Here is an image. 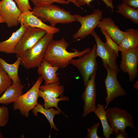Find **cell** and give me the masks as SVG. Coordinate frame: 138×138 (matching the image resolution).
Wrapping results in <instances>:
<instances>
[{
  "mask_svg": "<svg viewBox=\"0 0 138 138\" xmlns=\"http://www.w3.org/2000/svg\"><path fill=\"white\" fill-rule=\"evenodd\" d=\"M35 6L44 4H52L56 3L62 4H67L69 2L62 0H30Z\"/></svg>",
  "mask_w": 138,
  "mask_h": 138,
  "instance_id": "obj_30",
  "label": "cell"
},
{
  "mask_svg": "<svg viewBox=\"0 0 138 138\" xmlns=\"http://www.w3.org/2000/svg\"><path fill=\"white\" fill-rule=\"evenodd\" d=\"M93 0H77L79 5L81 7L85 5L90 6V2ZM108 8H110L113 12L114 8L112 0H102Z\"/></svg>",
  "mask_w": 138,
  "mask_h": 138,
  "instance_id": "obj_31",
  "label": "cell"
},
{
  "mask_svg": "<svg viewBox=\"0 0 138 138\" xmlns=\"http://www.w3.org/2000/svg\"><path fill=\"white\" fill-rule=\"evenodd\" d=\"M102 11L95 9L92 13L85 16L77 14L74 15L76 21L80 23L81 26L73 35V38L75 40H80L90 34L102 18Z\"/></svg>",
  "mask_w": 138,
  "mask_h": 138,
  "instance_id": "obj_7",
  "label": "cell"
},
{
  "mask_svg": "<svg viewBox=\"0 0 138 138\" xmlns=\"http://www.w3.org/2000/svg\"><path fill=\"white\" fill-rule=\"evenodd\" d=\"M122 2L136 9L138 8V0H122Z\"/></svg>",
  "mask_w": 138,
  "mask_h": 138,
  "instance_id": "obj_33",
  "label": "cell"
},
{
  "mask_svg": "<svg viewBox=\"0 0 138 138\" xmlns=\"http://www.w3.org/2000/svg\"><path fill=\"white\" fill-rule=\"evenodd\" d=\"M133 87L136 89H138V82L136 81L135 82V83L134 84L133 86Z\"/></svg>",
  "mask_w": 138,
  "mask_h": 138,
  "instance_id": "obj_35",
  "label": "cell"
},
{
  "mask_svg": "<svg viewBox=\"0 0 138 138\" xmlns=\"http://www.w3.org/2000/svg\"><path fill=\"white\" fill-rule=\"evenodd\" d=\"M43 80L42 76L40 75L31 88L25 93L19 97L17 100L13 102V107L14 110H19L22 116L28 117L30 111L38 103L37 101L39 88Z\"/></svg>",
  "mask_w": 138,
  "mask_h": 138,
  "instance_id": "obj_5",
  "label": "cell"
},
{
  "mask_svg": "<svg viewBox=\"0 0 138 138\" xmlns=\"http://www.w3.org/2000/svg\"><path fill=\"white\" fill-rule=\"evenodd\" d=\"M21 62V60L19 56H18L16 61L12 64L8 63L0 57V64L10 77L13 83L20 82L18 76V72Z\"/></svg>",
  "mask_w": 138,
  "mask_h": 138,
  "instance_id": "obj_20",
  "label": "cell"
},
{
  "mask_svg": "<svg viewBox=\"0 0 138 138\" xmlns=\"http://www.w3.org/2000/svg\"><path fill=\"white\" fill-rule=\"evenodd\" d=\"M24 87L21 82L13 83L0 97V104L8 105L16 101L19 97L23 94Z\"/></svg>",
  "mask_w": 138,
  "mask_h": 138,
  "instance_id": "obj_18",
  "label": "cell"
},
{
  "mask_svg": "<svg viewBox=\"0 0 138 138\" xmlns=\"http://www.w3.org/2000/svg\"><path fill=\"white\" fill-rule=\"evenodd\" d=\"M4 137V136L2 135V133L0 132V138H3Z\"/></svg>",
  "mask_w": 138,
  "mask_h": 138,
  "instance_id": "obj_37",
  "label": "cell"
},
{
  "mask_svg": "<svg viewBox=\"0 0 138 138\" xmlns=\"http://www.w3.org/2000/svg\"><path fill=\"white\" fill-rule=\"evenodd\" d=\"M96 72L92 75L85 86L81 95L84 102L82 116L85 117L90 113L94 112L96 108L97 92L95 80Z\"/></svg>",
  "mask_w": 138,
  "mask_h": 138,
  "instance_id": "obj_12",
  "label": "cell"
},
{
  "mask_svg": "<svg viewBox=\"0 0 138 138\" xmlns=\"http://www.w3.org/2000/svg\"><path fill=\"white\" fill-rule=\"evenodd\" d=\"M39 97L43 98L44 101L43 106L44 108L48 109L50 108L55 107L57 110L59 111L61 113L63 114L66 117L67 116L65 114L58 106V103L60 101H69V98L63 95L60 96L59 98L49 95L45 94L43 91L39 90Z\"/></svg>",
  "mask_w": 138,
  "mask_h": 138,
  "instance_id": "obj_23",
  "label": "cell"
},
{
  "mask_svg": "<svg viewBox=\"0 0 138 138\" xmlns=\"http://www.w3.org/2000/svg\"><path fill=\"white\" fill-rule=\"evenodd\" d=\"M60 84L59 82L47 85H41L39 89L47 95L58 98L63 95L64 89V86L60 85Z\"/></svg>",
  "mask_w": 138,
  "mask_h": 138,
  "instance_id": "obj_25",
  "label": "cell"
},
{
  "mask_svg": "<svg viewBox=\"0 0 138 138\" xmlns=\"http://www.w3.org/2000/svg\"><path fill=\"white\" fill-rule=\"evenodd\" d=\"M22 13L13 0L0 1V16L8 27L17 26L19 23L18 18Z\"/></svg>",
  "mask_w": 138,
  "mask_h": 138,
  "instance_id": "obj_13",
  "label": "cell"
},
{
  "mask_svg": "<svg viewBox=\"0 0 138 138\" xmlns=\"http://www.w3.org/2000/svg\"><path fill=\"white\" fill-rule=\"evenodd\" d=\"M121 60L120 68L125 73H128L130 82L134 81L137 76L138 63V47L121 53Z\"/></svg>",
  "mask_w": 138,
  "mask_h": 138,
  "instance_id": "obj_11",
  "label": "cell"
},
{
  "mask_svg": "<svg viewBox=\"0 0 138 138\" xmlns=\"http://www.w3.org/2000/svg\"><path fill=\"white\" fill-rule=\"evenodd\" d=\"M31 12L43 22H49L52 27L58 24H67L76 21L74 15L70 11L53 4L35 6Z\"/></svg>",
  "mask_w": 138,
  "mask_h": 138,
  "instance_id": "obj_2",
  "label": "cell"
},
{
  "mask_svg": "<svg viewBox=\"0 0 138 138\" xmlns=\"http://www.w3.org/2000/svg\"><path fill=\"white\" fill-rule=\"evenodd\" d=\"M100 29L101 32L105 37L106 40V42L119 55L118 52L120 51V50L118 45L113 41L105 30L102 29L100 28Z\"/></svg>",
  "mask_w": 138,
  "mask_h": 138,
  "instance_id": "obj_28",
  "label": "cell"
},
{
  "mask_svg": "<svg viewBox=\"0 0 138 138\" xmlns=\"http://www.w3.org/2000/svg\"><path fill=\"white\" fill-rule=\"evenodd\" d=\"M96 47V44L94 45L90 52L80 56L77 59H73L70 62V64L76 67L80 74L85 87L98 69Z\"/></svg>",
  "mask_w": 138,
  "mask_h": 138,
  "instance_id": "obj_6",
  "label": "cell"
},
{
  "mask_svg": "<svg viewBox=\"0 0 138 138\" xmlns=\"http://www.w3.org/2000/svg\"><path fill=\"white\" fill-rule=\"evenodd\" d=\"M104 67L107 72V76L104 81L107 94L105 98L106 104L105 108L106 109L109 103L115 98L125 95L126 92L120 84L117 75L111 68L107 66Z\"/></svg>",
  "mask_w": 138,
  "mask_h": 138,
  "instance_id": "obj_10",
  "label": "cell"
},
{
  "mask_svg": "<svg viewBox=\"0 0 138 138\" xmlns=\"http://www.w3.org/2000/svg\"><path fill=\"white\" fill-rule=\"evenodd\" d=\"M97 27L105 30L118 45L123 39L125 33V32L121 30L113 20L110 17L102 18L99 22Z\"/></svg>",
  "mask_w": 138,
  "mask_h": 138,
  "instance_id": "obj_16",
  "label": "cell"
},
{
  "mask_svg": "<svg viewBox=\"0 0 138 138\" xmlns=\"http://www.w3.org/2000/svg\"><path fill=\"white\" fill-rule=\"evenodd\" d=\"M118 45L121 52L138 47V30L133 28L126 29L123 39Z\"/></svg>",
  "mask_w": 138,
  "mask_h": 138,
  "instance_id": "obj_19",
  "label": "cell"
},
{
  "mask_svg": "<svg viewBox=\"0 0 138 138\" xmlns=\"http://www.w3.org/2000/svg\"><path fill=\"white\" fill-rule=\"evenodd\" d=\"M106 112L108 123L116 136L121 133L124 138L128 137V134L125 131L127 127L132 128L137 134L133 116L126 110L118 107H111Z\"/></svg>",
  "mask_w": 138,
  "mask_h": 138,
  "instance_id": "obj_4",
  "label": "cell"
},
{
  "mask_svg": "<svg viewBox=\"0 0 138 138\" xmlns=\"http://www.w3.org/2000/svg\"><path fill=\"white\" fill-rule=\"evenodd\" d=\"M16 3L22 13L28 10L31 11L32 9L29 0H13Z\"/></svg>",
  "mask_w": 138,
  "mask_h": 138,
  "instance_id": "obj_29",
  "label": "cell"
},
{
  "mask_svg": "<svg viewBox=\"0 0 138 138\" xmlns=\"http://www.w3.org/2000/svg\"><path fill=\"white\" fill-rule=\"evenodd\" d=\"M8 108L5 106L0 107V127H4L7 123L9 118Z\"/></svg>",
  "mask_w": 138,
  "mask_h": 138,
  "instance_id": "obj_27",
  "label": "cell"
},
{
  "mask_svg": "<svg viewBox=\"0 0 138 138\" xmlns=\"http://www.w3.org/2000/svg\"><path fill=\"white\" fill-rule=\"evenodd\" d=\"M96 43V55L102 59L104 67L107 66L111 68L117 75L120 71L116 63L119 55L106 42H103L94 30L90 34Z\"/></svg>",
  "mask_w": 138,
  "mask_h": 138,
  "instance_id": "obj_8",
  "label": "cell"
},
{
  "mask_svg": "<svg viewBox=\"0 0 138 138\" xmlns=\"http://www.w3.org/2000/svg\"><path fill=\"white\" fill-rule=\"evenodd\" d=\"M94 112L101 121L103 130V135L105 138H110V135H113L114 132L108 123L106 111L104 106L98 103Z\"/></svg>",
  "mask_w": 138,
  "mask_h": 138,
  "instance_id": "obj_22",
  "label": "cell"
},
{
  "mask_svg": "<svg viewBox=\"0 0 138 138\" xmlns=\"http://www.w3.org/2000/svg\"><path fill=\"white\" fill-rule=\"evenodd\" d=\"M53 36L47 33L33 46L21 54L19 56L21 60L20 65L27 69L38 67L44 59Z\"/></svg>",
  "mask_w": 138,
  "mask_h": 138,
  "instance_id": "obj_3",
  "label": "cell"
},
{
  "mask_svg": "<svg viewBox=\"0 0 138 138\" xmlns=\"http://www.w3.org/2000/svg\"><path fill=\"white\" fill-rule=\"evenodd\" d=\"M63 1L67 2L69 3H71L73 4L74 5L80 8H82L78 4L77 0H62Z\"/></svg>",
  "mask_w": 138,
  "mask_h": 138,
  "instance_id": "obj_34",
  "label": "cell"
},
{
  "mask_svg": "<svg viewBox=\"0 0 138 138\" xmlns=\"http://www.w3.org/2000/svg\"><path fill=\"white\" fill-rule=\"evenodd\" d=\"M100 125V123L98 122L91 126L90 128H88L86 137L87 138H101L97 134V131Z\"/></svg>",
  "mask_w": 138,
  "mask_h": 138,
  "instance_id": "obj_32",
  "label": "cell"
},
{
  "mask_svg": "<svg viewBox=\"0 0 138 138\" xmlns=\"http://www.w3.org/2000/svg\"><path fill=\"white\" fill-rule=\"evenodd\" d=\"M69 45L64 38L57 40H53L48 46L43 59L52 66L64 67L70 64V61L74 57H79L91 50L90 48L80 51L74 49V52H69L66 50Z\"/></svg>",
  "mask_w": 138,
  "mask_h": 138,
  "instance_id": "obj_1",
  "label": "cell"
},
{
  "mask_svg": "<svg viewBox=\"0 0 138 138\" xmlns=\"http://www.w3.org/2000/svg\"><path fill=\"white\" fill-rule=\"evenodd\" d=\"M12 82L10 77L0 64V95L12 84Z\"/></svg>",
  "mask_w": 138,
  "mask_h": 138,
  "instance_id": "obj_26",
  "label": "cell"
},
{
  "mask_svg": "<svg viewBox=\"0 0 138 138\" xmlns=\"http://www.w3.org/2000/svg\"><path fill=\"white\" fill-rule=\"evenodd\" d=\"M47 33L42 29L27 27L15 47L14 53L19 56L33 46Z\"/></svg>",
  "mask_w": 138,
  "mask_h": 138,
  "instance_id": "obj_9",
  "label": "cell"
},
{
  "mask_svg": "<svg viewBox=\"0 0 138 138\" xmlns=\"http://www.w3.org/2000/svg\"><path fill=\"white\" fill-rule=\"evenodd\" d=\"M37 73L41 75L45 81L44 85L59 82L57 72L60 67L52 66L48 61L43 59L40 65L38 67Z\"/></svg>",
  "mask_w": 138,
  "mask_h": 138,
  "instance_id": "obj_15",
  "label": "cell"
},
{
  "mask_svg": "<svg viewBox=\"0 0 138 138\" xmlns=\"http://www.w3.org/2000/svg\"><path fill=\"white\" fill-rule=\"evenodd\" d=\"M3 23H5V21L0 16V24Z\"/></svg>",
  "mask_w": 138,
  "mask_h": 138,
  "instance_id": "obj_36",
  "label": "cell"
},
{
  "mask_svg": "<svg viewBox=\"0 0 138 138\" xmlns=\"http://www.w3.org/2000/svg\"><path fill=\"white\" fill-rule=\"evenodd\" d=\"M116 12L125 18L129 19L135 24L138 25V9L130 7L122 2L117 5Z\"/></svg>",
  "mask_w": 138,
  "mask_h": 138,
  "instance_id": "obj_24",
  "label": "cell"
},
{
  "mask_svg": "<svg viewBox=\"0 0 138 138\" xmlns=\"http://www.w3.org/2000/svg\"><path fill=\"white\" fill-rule=\"evenodd\" d=\"M18 20L20 23H22L26 26L41 29L50 34H54L59 32L60 30L58 28L51 27L43 22L30 10L22 13Z\"/></svg>",
  "mask_w": 138,
  "mask_h": 138,
  "instance_id": "obj_14",
  "label": "cell"
},
{
  "mask_svg": "<svg viewBox=\"0 0 138 138\" xmlns=\"http://www.w3.org/2000/svg\"><path fill=\"white\" fill-rule=\"evenodd\" d=\"M20 24V28L13 32L8 39L0 42V52L6 53H14L15 47L27 27L22 23Z\"/></svg>",
  "mask_w": 138,
  "mask_h": 138,
  "instance_id": "obj_17",
  "label": "cell"
},
{
  "mask_svg": "<svg viewBox=\"0 0 138 138\" xmlns=\"http://www.w3.org/2000/svg\"><path fill=\"white\" fill-rule=\"evenodd\" d=\"M32 110L33 114L36 117L38 116V112L44 115L49 122L51 129H53L56 131H59V129L54 123L53 119L56 115L59 114L61 113L59 111L55 110L52 108L45 109L39 103H38Z\"/></svg>",
  "mask_w": 138,
  "mask_h": 138,
  "instance_id": "obj_21",
  "label": "cell"
}]
</instances>
